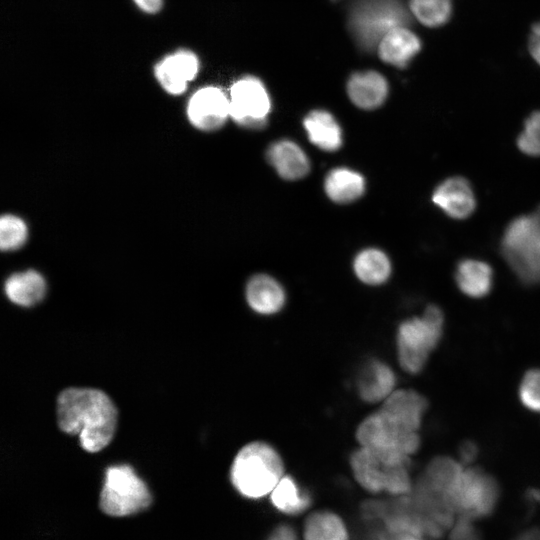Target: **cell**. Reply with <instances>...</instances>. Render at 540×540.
Returning a JSON list of instances; mask_svg holds the SVG:
<instances>
[{
	"label": "cell",
	"mask_w": 540,
	"mask_h": 540,
	"mask_svg": "<svg viewBox=\"0 0 540 540\" xmlns=\"http://www.w3.org/2000/svg\"><path fill=\"white\" fill-rule=\"evenodd\" d=\"M388 90L385 77L373 70L353 73L347 82L350 100L364 110H372L382 105L387 98Z\"/></svg>",
	"instance_id": "17"
},
{
	"label": "cell",
	"mask_w": 540,
	"mask_h": 540,
	"mask_svg": "<svg viewBox=\"0 0 540 540\" xmlns=\"http://www.w3.org/2000/svg\"><path fill=\"white\" fill-rule=\"evenodd\" d=\"M358 279L368 285H380L391 274V263L384 252L378 249H366L360 252L353 264Z\"/></svg>",
	"instance_id": "26"
},
{
	"label": "cell",
	"mask_w": 540,
	"mask_h": 540,
	"mask_svg": "<svg viewBox=\"0 0 540 540\" xmlns=\"http://www.w3.org/2000/svg\"><path fill=\"white\" fill-rule=\"evenodd\" d=\"M350 466L356 481L371 493L385 491L399 497L413 488L409 467L389 466L366 448L358 446L350 456Z\"/></svg>",
	"instance_id": "9"
},
{
	"label": "cell",
	"mask_w": 540,
	"mask_h": 540,
	"mask_svg": "<svg viewBox=\"0 0 540 540\" xmlns=\"http://www.w3.org/2000/svg\"><path fill=\"white\" fill-rule=\"evenodd\" d=\"M525 497L530 504H537L540 502V490L536 488H530L526 491Z\"/></svg>",
	"instance_id": "38"
},
{
	"label": "cell",
	"mask_w": 540,
	"mask_h": 540,
	"mask_svg": "<svg viewBox=\"0 0 540 540\" xmlns=\"http://www.w3.org/2000/svg\"><path fill=\"white\" fill-rule=\"evenodd\" d=\"M134 4L146 14L158 13L164 4V0H132Z\"/></svg>",
	"instance_id": "35"
},
{
	"label": "cell",
	"mask_w": 540,
	"mask_h": 540,
	"mask_svg": "<svg viewBox=\"0 0 540 540\" xmlns=\"http://www.w3.org/2000/svg\"><path fill=\"white\" fill-rule=\"evenodd\" d=\"M448 540H481L480 533L474 525V520L459 515L452 528Z\"/></svg>",
	"instance_id": "32"
},
{
	"label": "cell",
	"mask_w": 540,
	"mask_h": 540,
	"mask_svg": "<svg viewBox=\"0 0 540 540\" xmlns=\"http://www.w3.org/2000/svg\"><path fill=\"white\" fill-rule=\"evenodd\" d=\"M268 540H297V537L290 526L280 525L272 531Z\"/></svg>",
	"instance_id": "36"
},
{
	"label": "cell",
	"mask_w": 540,
	"mask_h": 540,
	"mask_svg": "<svg viewBox=\"0 0 540 540\" xmlns=\"http://www.w3.org/2000/svg\"><path fill=\"white\" fill-rule=\"evenodd\" d=\"M432 201L448 216L464 219L472 214L476 199L469 182L462 177H451L434 190Z\"/></svg>",
	"instance_id": "15"
},
{
	"label": "cell",
	"mask_w": 540,
	"mask_h": 540,
	"mask_svg": "<svg viewBox=\"0 0 540 540\" xmlns=\"http://www.w3.org/2000/svg\"><path fill=\"white\" fill-rule=\"evenodd\" d=\"M309 140L324 151H336L342 145V132L331 113L313 110L304 119Z\"/></svg>",
	"instance_id": "22"
},
{
	"label": "cell",
	"mask_w": 540,
	"mask_h": 540,
	"mask_svg": "<svg viewBox=\"0 0 540 540\" xmlns=\"http://www.w3.org/2000/svg\"><path fill=\"white\" fill-rule=\"evenodd\" d=\"M421 46L419 37L407 26H401L384 35L377 48L383 62L397 68H405L421 50Z\"/></svg>",
	"instance_id": "16"
},
{
	"label": "cell",
	"mask_w": 540,
	"mask_h": 540,
	"mask_svg": "<svg viewBox=\"0 0 540 540\" xmlns=\"http://www.w3.org/2000/svg\"><path fill=\"white\" fill-rule=\"evenodd\" d=\"M409 11L421 24L440 27L452 14L451 0H409Z\"/></svg>",
	"instance_id": "28"
},
{
	"label": "cell",
	"mask_w": 540,
	"mask_h": 540,
	"mask_svg": "<svg viewBox=\"0 0 540 540\" xmlns=\"http://www.w3.org/2000/svg\"><path fill=\"white\" fill-rule=\"evenodd\" d=\"M463 472L454 459L439 456L429 462L421 478L434 492L447 498L456 490Z\"/></svg>",
	"instance_id": "23"
},
{
	"label": "cell",
	"mask_w": 540,
	"mask_h": 540,
	"mask_svg": "<svg viewBox=\"0 0 540 540\" xmlns=\"http://www.w3.org/2000/svg\"><path fill=\"white\" fill-rule=\"evenodd\" d=\"M428 407L425 397L410 389L394 390L379 410L406 431L417 432Z\"/></svg>",
	"instance_id": "13"
},
{
	"label": "cell",
	"mask_w": 540,
	"mask_h": 540,
	"mask_svg": "<svg viewBox=\"0 0 540 540\" xmlns=\"http://www.w3.org/2000/svg\"><path fill=\"white\" fill-rule=\"evenodd\" d=\"M500 498L497 480L480 468L464 470L456 490L446 499L459 515L473 520L491 516Z\"/></svg>",
	"instance_id": "8"
},
{
	"label": "cell",
	"mask_w": 540,
	"mask_h": 540,
	"mask_svg": "<svg viewBox=\"0 0 540 540\" xmlns=\"http://www.w3.org/2000/svg\"><path fill=\"white\" fill-rule=\"evenodd\" d=\"M228 97L230 118L238 125L253 129L264 127L271 100L260 79L251 75L239 78L232 84Z\"/></svg>",
	"instance_id": "10"
},
{
	"label": "cell",
	"mask_w": 540,
	"mask_h": 540,
	"mask_svg": "<svg viewBox=\"0 0 540 540\" xmlns=\"http://www.w3.org/2000/svg\"><path fill=\"white\" fill-rule=\"evenodd\" d=\"M478 446L471 440L462 442L459 447V456L463 464L472 463L478 456Z\"/></svg>",
	"instance_id": "33"
},
{
	"label": "cell",
	"mask_w": 540,
	"mask_h": 540,
	"mask_svg": "<svg viewBox=\"0 0 540 540\" xmlns=\"http://www.w3.org/2000/svg\"><path fill=\"white\" fill-rule=\"evenodd\" d=\"M396 382V375L388 364L372 359L360 369L356 390L362 401L370 404L382 403L395 390Z\"/></svg>",
	"instance_id": "14"
},
{
	"label": "cell",
	"mask_w": 540,
	"mask_h": 540,
	"mask_svg": "<svg viewBox=\"0 0 540 540\" xmlns=\"http://www.w3.org/2000/svg\"><path fill=\"white\" fill-rule=\"evenodd\" d=\"M519 397L521 403L527 409L540 412V369L528 370L519 387Z\"/></svg>",
	"instance_id": "30"
},
{
	"label": "cell",
	"mask_w": 540,
	"mask_h": 540,
	"mask_svg": "<svg viewBox=\"0 0 540 540\" xmlns=\"http://www.w3.org/2000/svg\"><path fill=\"white\" fill-rule=\"evenodd\" d=\"M270 500L278 511L289 515L303 512L311 503L310 495L289 475L279 480L270 493Z\"/></svg>",
	"instance_id": "25"
},
{
	"label": "cell",
	"mask_w": 540,
	"mask_h": 540,
	"mask_svg": "<svg viewBox=\"0 0 540 540\" xmlns=\"http://www.w3.org/2000/svg\"><path fill=\"white\" fill-rule=\"evenodd\" d=\"M355 438L359 447L370 450L393 467H409L410 456L420 447L417 432L400 428L379 409L358 424Z\"/></svg>",
	"instance_id": "3"
},
{
	"label": "cell",
	"mask_w": 540,
	"mask_h": 540,
	"mask_svg": "<svg viewBox=\"0 0 540 540\" xmlns=\"http://www.w3.org/2000/svg\"><path fill=\"white\" fill-rule=\"evenodd\" d=\"M517 144L522 152L540 156V111L532 113L527 118Z\"/></svg>",
	"instance_id": "31"
},
{
	"label": "cell",
	"mask_w": 540,
	"mask_h": 540,
	"mask_svg": "<svg viewBox=\"0 0 540 540\" xmlns=\"http://www.w3.org/2000/svg\"><path fill=\"white\" fill-rule=\"evenodd\" d=\"M443 328L444 314L435 304L428 305L422 317H411L399 324L396 349L404 371L412 375L422 372L429 354L440 343Z\"/></svg>",
	"instance_id": "4"
},
{
	"label": "cell",
	"mask_w": 540,
	"mask_h": 540,
	"mask_svg": "<svg viewBox=\"0 0 540 540\" xmlns=\"http://www.w3.org/2000/svg\"><path fill=\"white\" fill-rule=\"evenodd\" d=\"M28 230L18 216L6 214L0 220V247L2 251H15L26 242Z\"/></svg>",
	"instance_id": "29"
},
{
	"label": "cell",
	"mask_w": 540,
	"mask_h": 540,
	"mask_svg": "<svg viewBox=\"0 0 540 540\" xmlns=\"http://www.w3.org/2000/svg\"><path fill=\"white\" fill-rule=\"evenodd\" d=\"M528 47L532 58L540 65V21L532 26Z\"/></svg>",
	"instance_id": "34"
},
{
	"label": "cell",
	"mask_w": 540,
	"mask_h": 540,
	"mask_svg": "<svg viewBox=\"0 0 540 540\" xmlns=\"http://www.w3.org/2000/svg\"><path fill=\"white\" fill-rule=\"evenodd\" d=\"M455 280L462 293L472 298H482L492 289L493 271L483 261L466 259L457 265Z\"/></svg>",
	"instance_id": "21"
},
{
	"label": "cell",
	"mask_w": 540,
	"mask_h": 540,
	"mask_svg": "<svg viewBox=\"0 0 540 540\" xmlns=\"http://www.w3.org/2000/svg\"><path fill=\"white\" fill-rule=\"evenodd\" d=\"M249 307L261 315L278 313L285 305L286 295L283 287L267 274H257L250 278L245 290Z\"/></svg>",
	"instance_id": "18"
},
{
	"label": "cell",
	"mask_w": 540,
	"mask_h": 540,
	"mask_svg": "<svg viewBox=\"0 0 540 540\" xmlns=\"http://www.w3.org/2000/svg\"><path fill=\"white\" fill-rule=\"evenodd\" d=\"M502 254L526 285L540 282V208L533 214L514 219L506 228Z\"/></svg>",
	"instance_id": "6"
},
{
	"label": "cell",
	"mask_w": 540,
	"mask_h": 540,
	"mask_svg": "<svg viewBox=\"0 0 540 540\" xmlns=\"http://www.w3.org/2000/svg\"><path fill=\"white\" fill-rule=\"evenodd\" d=\"M514 540H540V528H531L520 533Z\"/></svg>",
	"instance_id": "37"
},
{
	"label": "cell",
	"mask_w": 540,
	"mask_h": 540,
	"mask_svg": "<svg viewBox=\"0 0 540 540\" xmlns=\"http://www.w3.org/2000/svg\"><path fill=\"white\" fill-rule=\"evenodd\" d=\"M411 16L401 0H353L348 28L357 46L371 51L389 31L408 26Z\"/></svg>",
	"instance_id": "5"
},
{
	"label": "cell",
	"mask_w": 540,
	"mask_h": 540,
	"mask_svg": "<svg viewBox=\"0 0 540 540\" xmlns=\"http://www.w3.org/2000/svg\"><path fill=\"white\" fill-rule=\"evenodd\" d=\"M151 494L145 482L126 464L107 468L100 493L101 510L113 517H124L147 508Z\"/></svg>",
	"instance_id": "7"
},
{
	"label": "cell",
	"mask_w": 540,
	"mask_h": 540,
	"mask_svg": "<svg viewBox=\"0 0 540 540\" xmlns=\"http://www.w3.org/2000/svg\"><path fill=\"white\" fill-rule=\"evenodd\" d=\"M328 197L337 203H349L358 199L365 190L361 174L347 169L336 168L329 172L324 183Z\"/></svg>",
	"instance_id": "24"
},
{
	"label": "cell",
	"mask_w": 540,
	"mask_h": 540,
	"mask_svg": "<svg viewBox=\"0 0 540 540\" xmlns=\"http://www.w3.org/2000/svg\"><path fill=\"white\" fill-rule=\"evenodd\" d=\"M57 423L68 434L78 435L81 447L95 453L112 440L117 427V409L102 390L69 387L56 402Z\"/></svg>",
	"instance_id": "1"
},
{
	"label": "cell",
	"mask_w": 540,
	"mask_h": 540,
	"mask_svg": "<svg viewBox=\"0 0 540 540\" xmlns=\"http://www.w3.org/2000/svg\"><path fill=\"white\" fill-rule=\"evenodd\" d=\"M267 159L284 179L297 180L307 175L309 160L294 142L281 140L273 143L267 151Z\"/></svg>",
	"instance_id": "19"
},
{
	"label": "cell",
	"mask_w": 540,
	"mask_h": 540,
	"mask_svg": "<svg viewBox=\"0 0 540 540\" xmlns=\"http://www.w3.org/2000/svg\"><path fill=\"white\" fill-rule=\"evenodd\" d=\"M200 60L189 49L176 50L154 66V76L160 86L171 95L183 94L189 83L198 75Z\"/></svg>",
	"instance_id": "12"
},
{
	"label": "cell",
	"mask_w": 540,
	"mask_h": 540,
	"mask_svg": "<svg viewBox=\"0 0 540 540\" xmlns=\"http://www.w3.org/2000/svg\"><path fill=\"white\" fill-rule=\"evenodd\" d=\"M46 289L45 279L34 270L15 273L6 280L4 285L8 299L23 307L40 303L46 295Z\"/></svg>",
	"instance_id": "20"
},
{
	"label": "cell",
	"mask_w": 540,
	"mask_h": 540,
	"mask_svg": "<svg viewBox=\"0 0 540 540\" xmlns=\"http://www.w3.org/2000/svg\"><path fill=\"white\" fill-rule=\"evenodd\" d=\"M186 113L189 122L202 131H214L230 117L228 95L215 85L196 90L188 100Z\"/></svg>",
	"instance_id": "11"
},
{
	"label": "cell",
	"mask_w": 540,
	"mask_h": 540,
	"mask_svg": "<svg viewBox=\"0 0 540 540\" xmlns=\"http://www.w3.org/2000/svg\"><path fill=\"white\" fill-rule=\"evenodd\" d=\"M284 475V463L279 452L269 443L252 441L235 455L230 480L239 494L257 500L270 495Z\"/></svg>",
	"instance_id": "2"
},
{
	"label": "cell",
	"mask_w": 540,
	"mask_h": 540,
	"mask_svg": "<svg viewBox=\"0 0 540 540\" xmlns=\"http://www.w3.org/2000/svg\"><path fill=\"white\" fill-rule=\"evenodd\" d=\"M304 540H348L347 529L335 513L320 511L306 521Z\"/></svg>",
	"instance_id": "27"
}]
</instances>
